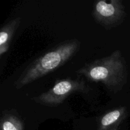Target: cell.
Instances as JSON below:
<instances>
[{
  "label": "cell",
  "mask_w": 130,
  "mask_h": 130,
  "mask_svg": "<svg viewBox=\"0 0 130 130\" xmlns=\"http://www.w3.org/2000/svg\"><path fill=\"white\" fill-rule=\"evenodd\" d=\"M91 83H101L111 92H119L128 79V68L123 54L115 50L109 56L83 66L76 72Z\"/></svg>",
  "instance_id": "7a4b0ae2"
},
{
  "label": "cell",
  "mask_w": 130,
  "mask_h": 130,
  "mask_svg": "<svg viewBox=\"0 0 130 130\" xmlns=\"http://www.w3.org/2000/svg\"><path fill=\"white\" fill-rule=\"evenodd\" d=\"M21 18L12 19L1 27L0 30V56L8 50L11 39L21 22Z\"/></svg>",
  "instance_id": "8992f818"
},
{
  "label": "cell",
  "mask_w": 130,
  "mask_h": 130,
  "mask_svg": "<svg viewBox=\"0 0 130 130\" xmlns=\"http://www.w3.org/2000/svg\"><path fill=\"white\" fill-rule=\"evenodd\" d=\"M88 90V86L83 79H63L57 81L50 90L32 100L40 105L55 107L62 104L72 94L85 93Z\"/></svg>",
  "instance_id": "3957f363"
},
{
  "label": "cell",
  "mask_w": 130,
  "mask_h": 130,
  "mask_svg": "<svg viewBox=\"0 0 130 130\" xmlns=\"http://www.w3.org/2000/svg\"><path fill=\"white\" fill-rule=\"evenodd\" d=\"M1 130H24V123L15 110H5L1 114Z\"/></svg>",
  "instance_id": "52a82bcc"
},
{
  "label": "cell",
  "mask_w": 130,
  "mask_h": 130,
  "mask_svg": "<svg viewBox=\"0 0 130 130\" xmlns=\"http://www.w3.org/2000/svg\"><path fill=\"white\" fill-rule=\"evenodd\" d=\"M128 116V112L124 107L116 108L105 113L99 120L98 130H114L123 123Z\"/></svg>",
  "instance_id": "5b68a950"
},
{
  "label": "cell",
  "mask_w": 130,
  "mask_h": 130,
  "mask_svg": "<svg viewBox=\"0 0 130 130\" xmlns=\"http://www.w3.org/2000/svg\"><path fill=\"white\" fill-rule=\"evenodd\" d=\"M114 130H119V129H114Z\"/></svg>",
  "instance_id": "ba28073f"
},
{
  "label": "cell",
  "mask_w": 130,
  "mask_h": 130,
  "mask_svg": "<svg viewBox=\"0 0 130 130\" xmlns=\"http://www.w3.org/2000/svg\"><path fill=\"white\" fill-rule=\"evenodd\" d=\"M93 17L96 22L110 30L122 24L126 17L125 7L121 0L95 1Z\"/></svg>",
  "instance_id": "277c9868"
},
{
  "label": "cell",
  "mask_w": 130,
  "mask_h": 130,
  "mask_svg": "<svg viewBox=\"0 0 130 130\" xmlns=\"http://www.w3.org/2000/svg\"><path fill=\"white\" fill-rule=\"evenodd\" d=\"M81 43L77 39L66 40L34 60L14 83L16 89L22 88L55 71L78 52Z\"/></svg>",
  "instance_id": "6da1fadb"
}]
</instances>
